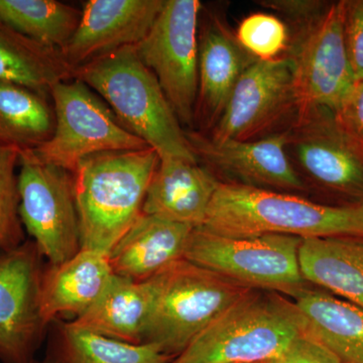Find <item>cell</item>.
Instances as JSON below:
<instances>
[{
  "mask_svg": "<svg viewBox=\"0 0 363 363\" xmlns=\"http://www.w3.org/2000/svg\"><path fill=\"white\" fill-rule=\"evenodd\" d=\"M55 125L49 140L30 150L35 159L73 174L85 157L150 147L121 124L108 105L82 81H64L50 92Z\"/></svg>",
  "mask_w": 363,
  "mask_h": 363,
  "instance_id": "obj_7",
  "label": "cell"
},
{
  "mask_svg": "<svg viewBox=\"0 0 363 363\" xmlns=\"http://www.w3.org/2000/svg\"><path fill=\"white\" fill-rule=\"evenodd\" d=\"M166 0H90L77 30L62 50L75 70L100 57L138 45L150 33Z\"/></svg>",
  "mask_w": 363,
  "mask_h": 363,
  "instance_id": "obj_15",
  "label": "cell"
},
{
  "mask_svg": "<svg viewBox=\"0 0 363 363\" xmlns=\"http://www.w3.org/2000/svg\"><path fill=\"white\" fill-rule=\"evenodd\" d=\"M35 242L0 250V362L30 363L45 325L40 310L43 272Z\"/></svg>",
  "mask_w": 363,
  "mask_h": 363,
  "instance_id": "obj_12",
  "label": "cell"
},
{
  "mask_svg": "<svg viewBox=\"0 0 363 363\" xmlns=\"http://www.w3.org/2000/svg\"><path fill=\"white\" fill-rule=\"evenodd\" d=\"M262 363H269V362H262Z\"/></svg>",
  "mask_w": 363,
  "mask_h": 363,
  "instance_id": "obj_35",
  "label": "cell"
},
{
  "mask_svg": "<svg viewBox=\"0 0 363 363\" xmlns=\"http://www.w3.org/2000/svg\"><path fill=\"white\" fill-rule=\"evenodd\" d=\"M218 184L198 162L160 159L145 194L143 213L199 228Z\"/></svg>",
  "mask_w": 363,
  "mask_h": 363,
  "instance_id": "obj_16",
  "label": "cell"
},
{
  "mask_svg": "<svg viewBox=\"0 0 363 363\" xmlns=\"http://www.w3.org/2000/svg\"><path fill=\"white\" fill-rule=\"evenodd\" d=\"M269 363H286L285 360L283 358H279V359L272 360V362H269Z\"/></svg>",
  "mask_w": 363,
  "mask_h": 363,
  "instance_id": "obj_34",
  "label": "cell"
},
{
  "mask_svg": "<svg viewBox=\"0 0 363 363\" xmlns=\"http://www.w3.org/2000/svg\"><path fill=\"white\" fill-rule=\"evenodd\" d=\"M159 162L150 147L101 152L79 162L73 177L81 250L109 255L142 215Z\"/></svg>",
  "mask_w": 363,
  "mask_h": 363,
  "instance_id": "obj_2",
  "label": "cell"
},
{
  "mask_svg": "<svg viewBox=\"0 0 363 363\" xmlns=\"http://www.w3.org/2000/svg\"><path fill=\"white\" fill-rule=\"evenodd\" d=\"M293 111L296 113L292 59L257 60L241 75L210 138L218 142L253 140Z\"/></svg>",
  "mask_w": 363,
  "mask_h": 363,
  "instance_id": "obj_13",
  "label": "cell"
},
{
  "mask_svg": "<svg viewBox=\"0 0 363 363\" xmlns=\"http://www.w3.org/2000/svg\"><path fill=\"white\" fill-rule=\"evenodd\" d=\"M74 69L60 50L35 42L0 21V82L50 95L55 85L72 80Z\"/></svg>",
  "mask_w": 363,
  "mask_h": 363,
  "instance_id": "obj_23",
  "label": "cell"
},
{
  "mask_svg": "<svg viewBox=\"0 0 363 363\" xmlns=\"http://www.w3.org/2000/svg\"><path fill=\"white\" fill-rule=\"evenodd\" d=\"M108 253L80 250L63 264L43 272L40 288V310L45 326L55 317H76L94 304L113 277Z\"/></svg>",
  "mask_w": 363,
  "mask_h": 363,
  "instance_id": "obj_19",
  "label": "cell"
},
{
  "mask_svg": "<svg viewBox=\"0 0 363 363\" xmlns=\"http://www.w3.org/2000/svg\"><path fill=\"white\" fill-rule=\"evenodd\" d=\"M198 0H166L136 52L156 76L179 121L193 123L198 97Z\"/></svg>",
  "mask_w": 363,
  "mask_h": 363,
  "instance_id": "obj_10",
  "label": "cell"
},
{
  "mask_svg": "<svg viewBox=\"0 0 363 363\" xmlns=\"http://www.w3.org/2000/svg\"><path fill=\"white\" fill-rule=\"evenodd\" d=\"M345 9L346 1L332 4L314 23L298 30L289 47L296 116L315 109L334 113L357 84L344 39Z\"/></svg>",
  "mask_w": 363,
  "mask_h": 363,
  "instance_id": "obj_9",
  "label": "cell"
},
{
  "mask_svg": "<svg viewBox=\"0 0 363 363\" xmlns=\"http://www.w3.org/2000/svg\"><path fill=\"white\" fill-rule=\"evenodd\" d=\"M73 79L99 93L124 128L156 150L160 159L198 162L187 133L135 45L78 67Z\"/></svg>",
  "mask_w": 363,
  "mask_h": 363,
  "instance_id": "obj_3",
  "label": "cell"
},
{
  "mask_svg": "<svg viewBox=\"0 0 363 363\" xmlns=\"http://www.w3.org/2000/svg\"><path fill=\"white\" fill-rule=\"evenodd\" d=\"M193 227L143 214L109 252L113 274L147 281L184 259Z\"/></svg>",
  "mask_w": 363,
  "mask_h": 363,
  "instance_id": "obj_18",
  "label": "cell"
},
{
  "mask_svg": "<svg viewBox=\"0 0 363 363\" xmlns=\"http://www.w3.org/2000/svg\"><path fill=\"white\" fill-rule=\"evenodd\" d=\"M334 116L339 126L363 149V80L357 81Z\"/></svg>",
  "mask_w": 363,
  "mask_h": 363,
  "instance_id": "obj_30",
  "label": "cell"
},
{
  "mask_svg": "<svg viewBox=\"0 0 363 363\" xmlns=\"http://www.w3.org/2000/svg\"><path fill=\"white\" fill-rule=\"evenodd\" d=\"M305 334L342 363H363V308L308 286L293 298Z\"/></svg>",
  "mask_w": 363,
  "mask_h": 363,
  "instance_id": "obj_22",
  "label": "cell"
},
{
  "mask_svg": "<svg viewBox=\"0 0 363 363\" xmlns=\"http://www.w3.org/2000/svg\"><path fill=\"white\" fill-rule=\"evenodd\" d=\"M18 194L21 223L51 266L80 252L73 174L21 150Z\"/></svg>",
  "mask_w": 363,
  "mask_h": 363,
  "instance_id": "obj_8",
  "label": "cell"
},
{
  "mask_svg": "<svg viewBox=\"0 0 363 363\" xmlns=\"http://www.w3.org/2000/svg\"><path fill=\"white\" fill-rule=\"evenodd\" d=\"M54 109L47 97L23 86L0 82V145L37 149L54 131Z\"/></svg>",
  "mask_w": 363,
  "mask_h": 363,
  "instance_id": "obj_24",
  "label": "cell"
},
{
  "mask_svg": "<svg viewBox=\"0 0 363 363\" xmlns=\"http://www.w3.org/2000/svg\"><path fill=\"white\" fill-rule=\"evenodd\" d=\"M155 297L152 278L135 281L113 274L104 294L71 324L128 343H143Z\"/></svg>",
  "mask_w": 363,
  "mask_h": 363,
  "instance_id": "obj_21",
  "label": "cell"
},
{
  "mask_svg": "<svg viewBox=\"0 0 363 363\" xmlns=\"http://www.w3.org/2000/svg\"><path fill=\"white\" fill-rule=\"evenodd\" d=\"M259 4L283 14L298 26V30L311 25L325 11L324 2L317 0H264Z\"/></svg>",
  "mask_w": 363,
  "mask_h": 363,
  "instance_id": "obj_31",
  "label": "cell"
},
{
  "mask_svg": "<svg viewBox=\"0 0 363 363\" xmlns=\"http://www.w3.org/2000/svg\"><path fill=\"white\" fill-rule=\"evenodd\" d=\"M152 279L154 302L143 343L155 344L173 358L252 290L185 259Z\"/></svg>",
  "mask_w": 363,
  "mask_h": 363,
  "instance_id": "obj_5",
  "label": "cell"
},
{
  "mask_svg": "<svg viewBox=\"0 0 363 363\" xmlns=\"http://www.w3.org/2000/svg\"><path fill=\"white\" fill-rule=\"evenodd\" d=\"M281 358L286 363H342L330 350L305 333L294 340Z\"/></svg>",
  "mask_w": 363,
  "mask_h": 363,
  "instance_id": "obj_32",
  "label": "cell"
},
{
  "mask_svg": "<svg viewBox=\"0 0 363 363\" xmlns=\"http://www.w3.org/2000/svg\"><path fill=\"white\" fill-rule=\"evenodd\" d=\"M80 20V11L56 0H0V21L60 51L73 37Z\"/></svg>",
  "mask_w": 363,
  "mask_h": 363,
  "instance_id": "obj_25",
  "label": "cell"
},
{
  "mask_svg": "<svg viewBox=\"0 0 363 363\" xmlns=\"http://www.w3.org/2000/svg\"><path fill=\"white\" fill-rule=\"evenodd\" d=\"M30 363H64L59 360L58 358H55L54 357L45 358L44 360H40V362H37V360L33 359Z\"/></svg>",
  "mask_w": 363,
  "mask_h": 363,
  "instance_id": "obj_33",
  "label": "cell"
},
{
  "mask_svg": "<svg viewBox=\"0 0 363 363\" xmlns=\"http://www.w3.org/2000/svg\"><path fill=\"white\" fill-rule=\"evenodd\" d=\"M302 238L285 234L228 238L194 228L184 259L252 290L293 298L308 288L298 264Z\"/></svg>",
  "mask_w": 363,
  "mask_h": 363,
  "instance_id": "obj_6",
  "label": "cell"
},
{
  "mask_svg": "<svg viewBox=\"0 0 363 363\" xmlns=\"http://www.w3.org/2000/svg\"><path fill=\"white\" fill-rule=\"evenodd\" d=\"M344 39L357 81L363 80V0L346 1Z\"/></svg>",
  "mask_w": 363,
  "mask_h": 363,
  "instance_id": "obj_29",
  "label": "cell"
},
{
  "mask_svg": "<svg viewBox=\"0 0 363 363\" xmlns=\"http://www.w3.org/2000/svg\"><path fill=\"white\" fill-rule=\"evenodd\" d=\"M64 363H171L174 358L152 343H128L78 328L62 327L56 357Z\"/></svg>",
  "mask_w": 363,
  "mask_h": 363,
  "instance_id": "obj_26",
  "label": "cell"
},
{
  "mask_svg": "<svg viewBox=\"0 0 363 363\" xmlns=\"http://www.w3.org/2000/svg\"><path fill=\"white\" fill-rule=\"evenodd\" d=\"M238 44L259 61L279 58L290 47L289 30L274 14L253 13L243 18L236 30Z\"/></svg>",
  "mask_w": 363,
  "mask_h": 363,
  "instance_id": "obj_28",
  "label": "cell"
},
{
  "mask_svg": "<svg viewBox=\"0 0 363 363\" xmlns=\"http://www.w3.org/2000/svg\"><path fill=\"white\" fill-rule=\"evenodd\" d=\"M199 228L228 238L264 234L363 238V203L328 206L289 193L219 182Z\"/></svg>",
  "mask_w": 363,
  "mask_h": 363,
  "instance_id": "obj_1",
  "label": "cell"
},
{
  "mask_svg": "<svg viewBox=\"0 0 363 363\" xmlns=\"http://www.w3.org/2000/svg\"><path fill=\"white\" fill-rule=\"evenodd\" d=\"M21 150L0 145V250L18 247L23 240L16 166Z\"/></svg>",
  "mask_w": 363,
  "mask_h": 363,
  "instance_id": "obj_27",
  "label": "cell"
},
{
  "mask_svg": "<svg viewBox=\"0 0 363 363\" xmlns=\"http://www.w3.org/2000/svg\"><path fill=\"white\" fill-rule=\"evenodd\" d=\"M255 61L220 21L209 23L199 43L195 119L214 128L241 75Z\"/></svg>",
  "mask_w": 363,
  "mask_h": 363,
  "instance_id": "obj_17",
  "label": "cell"
},
{
  "mask_svg": "<svg viewBox=\"0 0 363 363\" xmlns=\"http://www.w3.org/2000/svg\"><path fill=\"white\" fill-rule=\"evenodd\" d=\"M305 325L292 298L250 290L171 363H262L283 357Z\"/></svg>",
  "mask_w": 363,
  "mask_h": 363,
  "instance_id": "obj_4",
  "label": "cell"
},
{
  "mask_svg": "<svg viewBox=\"0 0 363 363\" xmlns=\"http://www.w3.org/2000/svg\"><path fill=\"white\" fill-rule=\"evenodd\" d=\"M286 131L288 154L311 180L363 203V149L339 126L333 112L298 114Z\"/></svg>",
  "mask_w": 363,
  "mask_h": 363,
  "instance_id": "obj_11",
  "label": "cell"
},
{
  "mask_svg": "<svg viewBox=\"0 0 363 363\" xmlns=\"http://www.w3.org/2000/svg\"><path fill=\"white\" fill-rule=\"evenodd\" d=\"M187 136L197 159L201 157L235 184L272 191L306 190L286 150L288 131L259 140L222 142L197 133Z\"/></svg>",
  "mask_w": 363,
  "mask_h": 363,
  "instance_id": "obj_14",
  "label": "cell"
},
{
  "mask_svg": "<svg viewBox=\"0 0 363 363\" xmlns=\"http://www.w3.org/2000/svg\"><path fill=\"white\" fill-rule=\"evenodd\" d=\"M298 264L308 284L326 289L363 308V238H302Z\"/></svg>",
  "mask_w": 363,
  "mask_h": 363,
  "instance_id": "obj_20",
  "label": "cell"
}]
</instances>
